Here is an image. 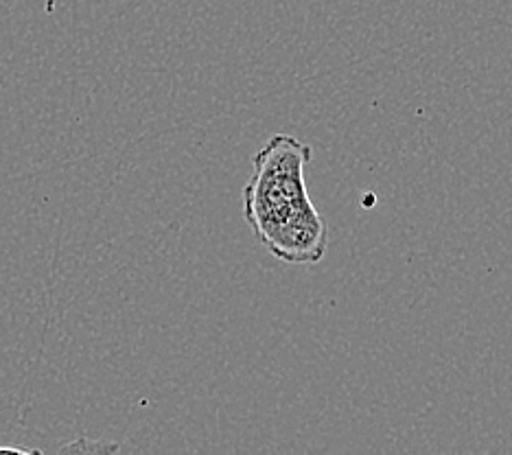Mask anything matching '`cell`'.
<instances>
[{
	"label": "cell",
	"instance_id": "6da1fadb",
	"mask_svg": "<svg viewBox=\"0 0 512 455\" xmlns=\"http://www.w3.org/2000/svg\"><path fill=\"white\" fill-rule=\"evenodd\" d=\"M313 149L292 134H274L254 156V173L243 189V217L256 228L287 208L309 200L305 167Z\"/></svg>",
	"mask_w": 512,
	"mask_h": 455
},
{
	"label": "cell",
	"instance_id": "7a4b0ae2",
	"mask_svg": "<svg viewBox=\"0 0 512 455\" xmlns=\"http://www.w3.org/2000/svg\"><path fill=\"white\" fill-rule=\"evenodd\" d=\"M252 232L272 256L289 265H316L327 256L329 226L311 197L272 217V224L267 219Z\"/></svg>",
	"mask_w": 512,
	"mask_h": 455
},
{
	"label": "cell",
	"instance_id": "277c9868",
	"mask_svg": "<svg viewBox=\"0 0 512 455\" xmlns=\"http://www.w3.org/2000/svg\"><path fill=\"white\" fill-rule=\"evenodd\" d=\"M31 453L29 449H20V447H0V453Z\"/></svg>",
	"mask_w": 512,
	"mask_h": 455
},
{
	"label": "cell",
	"instance_id": "3957f363",
	"mask_svg": "<svg viewBox=\"0 0 512 455\" xmlns=\"http://www.w3.org/2000/svg\"><path fill=\"white\" fill-rule=\"evenodd\" d=\"M95 449H103V451H116L119 447L116 445H103V442H88L84 438H79L73 445L62 447V451H95Z\"/></svg>",
	"mask_w": 512,
	"mask_h": 455
}]
</instances>
